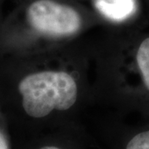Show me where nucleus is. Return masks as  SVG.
Instances as JSON below:
<instances>
[{
  "label": "nucleus",
  "instance_id": "f257e3e1",
  "mask_svg": "<svg viewBox=\"0 0 149 149\" xmlns=\"http://www.w3.org/2000/svg\"><path fill=\"white\" fill-rule=\"evenodd\" d=\"M22 107L30 117L43 118L53 110H67L77 100L74 79L65 71L44 70L25 76L18 85Z\"/></svg>",
  "mask_w": 149,
  "mask_h": 149
},
{
  "label": "nucleus",
  "instance_id": "f03ea898",
  "mask_svg": "<svg viewBox=\"0 0 149 149\" xmlns=\"http://www.w3.org/2000/svg\"><path fill=\"white\" fill-rule=\"evenodd\" d=\"M27 19L35 31L54 37L72 36L82 24L77 11L54 0L34 1L27 8Z\"/></svg>",
  "mask_w": 149,
  "mask_h": 149
},
{
  "label": "nucleus",
  "instance_id": "7ed1b4c3",
  "mask_svg": "<svg viewBox=\"0 0 149 149\" xmlns=\"http://www.w3.org/2000/svg\"><path fill=\"white\" fill-rule=\"evenodd\" d=\"M95 7L105 17L116 22L126 20L136 11L135 0H96Z\"/></svg>",
  "mask_w": 149,
  "mask_h": 149
},
{
  "label": "nucleus",
  "instance_id": "20e7f679",
  "mask_svg": "<svg viewBox=\"0 0 149 149\" xmlns=\"http://www.w3.org/2000/svg\"><path fill=\"white\" fill-rule=\"evenodd\" d=\"M135 63L144 88L149 92V37L139 43L135 53Z\"/></svg>",
  "mask_w": 149,
  "mask_h": 149
},
{
  "label": "nucleus",
  "instance_id": "39448f33",
  "mask_svg": "<svg viewBox=\"0 0 149 149\" xmlns=\"http://www.w3.org/2000/svg\"><path fill=\"white\" fill-rule=\"evenodd\" d=\"M126 149H149V130L133 137L127 144Z\"/></svg>",
  "mask_w": 149,
  "mask_h": 149
},
{
  "label": "nucleus",
  "instance_id": "423d86ee",
  "mask_svg": "<svg viewBox=\"0 0 149 149\" xmlns=\"http://www.w3.org/2000/svg\"><path fill=\"white\" fill-rule=\"evenodd\" d=\"M0 149H9L5 136L0 132Z\"/></svg>",
  "mask_w": 149,
  "mask_h": 149
},
{
  "label": "nucleus",
  "instance_id": "0eeeda50",
  "mask_svg": "<svg viewBox=\"0 0 149 149\" xmlns=\"http://www.w3.org/2000/svg\"><path fill=\"white\" fill-rule=\"evenodd\" d=\"M40 149H60L55 146H45V147H42V148Z\"/></svg>",
  "mask_w": 149,
  "mask_h": 149
}]
</instances>
